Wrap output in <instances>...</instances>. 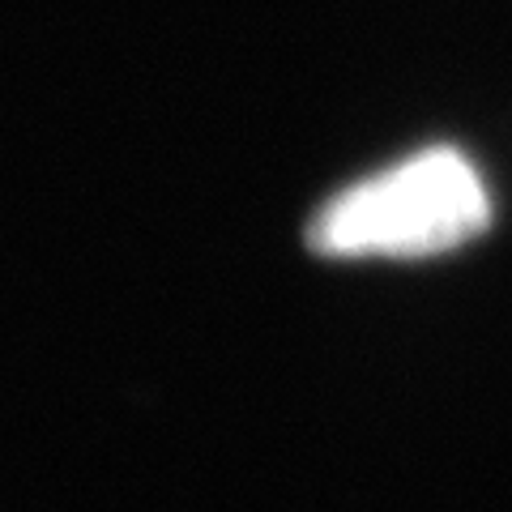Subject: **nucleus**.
<instances>
[{
	"mask_svg": "<svg viewBox=\"0 0 512 512\" xmlns=\"http://www.w3.org/2000/svg\"><path fill=\"white\" fill-rule=\"evenodd\" d=\"M487 222V192L453 150H427L367 180L316 218V248L338 256H423L461 244Z\"/></svg>",
	"mask_w": 512,
	"mask_h": 512,
	"instance_id": "f257e3e1",
	"label": "nucleus"
}]
</instances>
